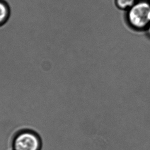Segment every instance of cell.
Returning <instances> with one entry per match:
<instances>
[{
    "mask_svg": "<svg viewBox=\"0 0 150 150\" xmlns=\"http://www.w3.org/2000/svg\"><path fill=\"white\" fill-rule=\"evenodd\" d=\"M127 19L131 27L136 30H146L150 24V2L139 0L127 11Z\"/></svg>",
    "mask_w": 150,
    "mask_h": 150,
    "instance_id": "6da1fadb",
    "label": "cell"
},
{
    "mask_svg": "<svg viewBox=\"0 0 150 150\" xmlns=\"http://www.w3.org/2000/svg\"><path fill=\"white\" fill-rule=\"evenodd\" d=\"M41 146V140L39 135L28 130L20 132L13 140V150H40Z\"/></svg>",
    "mask_w": 150,
    "mask_h": 150,
    "instance_id": "7a4b0ae2",
    "label": "cell"
},
{
    "mask_svg": "<svg viewBox=\"0 0 150 150\" xmlns=\"http://www.w3.org/2000/svg\"><path fill=\"white\" fill-rule=\"evenodd\" d=\"M11 16V8L5 0H0V27L4 25Z\"/></svg>",
    "mask_w": 150,
    "mask_h": 150,
    "instance_id": "3957f363",
    "label": "cell"
},
{
    "mask_svg": "<svg viewBox=\"0 0 150 150\" xmlns=\"http://www.w3.org/2000/svg\"><path fill=\"white\" fill-rule=\"evenodd\" d=\"M138 0H115V4L120 10L127 11L135 4Z\"/></svg>",
    "mask_w": 150,
    "mask_h": 150,
    "instance_id": "277c9868",
    "label": "cell"
},
{
    "mask_svg": "<svg viewBox=\"0 0 150 150\" xmlns=\"http://www.w3.org/2000/svg\"><path fill=\"white\" fill-rule=\"evenodd\" d=\"M146 33H148V35L150 37V24L148 26L147 28L146 29Z\"/></svg>",
    "mask_w": 150,
    "mask_h": 150,
    "instance_id": "5b68a950",
    "label": "cell"
}]
</instances>
